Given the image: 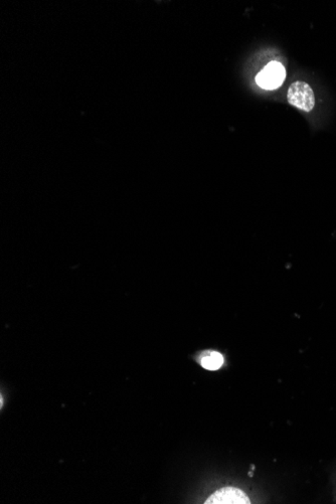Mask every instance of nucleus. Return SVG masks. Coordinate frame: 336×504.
Segmentation results:
<instances>
[{
	"label": "nucleus",
	"instance_id": "f257e3e1",
	"mask_svg": "<svg viewBox=\"0 0 336 504\" xmlns=\"http://www.w3.org/2000/svg\"><path fill=\"white\" fill-rule=\"evenodd\" d=\"M287 100L291 105L305 112H310L315 105V92L305 82H294L287 93Z\"/></svg>",
	"mask_w": 336,
	"mask_h": 504
},
{
	"label": "nucleus",
	"instance_id": "f03ea898",
	"mask_svg": "<svg viewBox=\"0 0 336 504\" xmlns=\"http://www.w3.org/2000/svg\"><path fill=\"white\" fill-rule=\"evenodd\" d=\"M286 72L283 64L278 62H271L256 77V83L266 90L279 88L283 83Z\"/></svg>",
	"mask_w": 336,
	"mask_h": 504
},
{
	"label": "nucleus",
	"instance_id": "7ed1b4c3",
	"mask_svg": "<svg viewBox=\"0 0 336 504\" xmlns=\"http://www.w3.org/2000/svg\"><path fill=\"white\" fill-rule=\"evenodd\" d=\"M206 504H250L248 495L242 489L233 486H227L217 490L206 499Z\"/></svg>",
	"mask_w": 336,
	"mask_h": 504
},
{
	"label": "nucleus",
	"instance_id": "20e7f679",
	"mask_svg": "<svg viewBox=\"0 0 336 504\" xmlns=\"http://www.w3.org/2000/svg\"><path fill=\"white\" fill-rule=\"evenodd\" d=\"M224 359L218 352H208L202 355L200 365L208 370H217L224 365Z\"/></svg>",
	"mask_w": 336,
	"mask_h": 504
}]
</instances>
